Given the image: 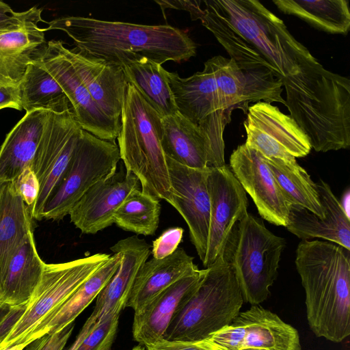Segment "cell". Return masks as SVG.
I'll use <instances>...</instances> for the list:
<instances>
[{
    "instance_id": "3957f363",
    "label": "cell",
    "mask_w": 350,
    "mask_h": 350,
    "mask_svg": "<svg viewBox=\"0 0 350 350\" xmlns=\"http://www.w3.org/2000/svg\"><path fill=\"white\" fill-rule=\"evenodd\" d=\"M43 31L60 30L80 52L109 62L124 53H135L162 64L180 62L196 55L188 34L170 25H147L67 16L46 22Z\"/></svg>"
},
{
    "instance_id": "8fae6325",
    "label": "cell",
    "mask_w": 350,
    "mask_h": 350,
    "mask_svg": "<svg viewBox=\"0 0 350 350\" xmlns=\"http://www.w3.org/2000/svg\"><path fill=\"white\" fill-rule=\"evenodd\" d=\"M247 138L245 144L267 158L297 162L311 150L308 139L296 122L280 109L258 101L247 111L243 122Z\"/></svg>"
},
{
    "instance_id": "cb8c5ba5",
    "label": "cell",
    "mask_w": 350,
    "mask_h": 350,
    "mask_svg": "<svg viewBox=\"0 0 350 350\" xmlns=\"http://www.w3.org/2000/svg\"><path fill=\"white\" fill-rule=\"evenodd\" d=\"M113 64L120 66L126 82L136 89L161 118L178 112L167 80V70L161 64L131 52L118 56Z\"/></svg>"
},
{
    "instance_id": "ffe728a7",
    "label": "cell",
    "mask_w": 350,
    "mask_h": 350,
    "mask_svg": "<svg viewBox=\"0 0 350 350\" xmlns=\"http://www.w3.org/2000/svg\"><path fill=\"white\" fill-rule=\"evenodd\" d=\"M205 269L189 274L163 290L139 312L134 314L133 338L145 347L161 340L173 318L190 298Z\"/></svg>"
},
{
    "instance_id": "ab89813d",
    "label": "cell",
    "mask_w": 350,
    "mask_h": 350,
    "mask_svg": "<svg viewBox=\"0 0 350 350\" xmlns=\"http://www.w3.org/2000/svg\"><path fill=\"white\" fill-rule=\"evenodd\" d=\"M4 108L22 110L18 87L8 86L0 83V109Z\"/></svg>"
},
{
    "instance_id": "44dd1931",
    "label": "cell",
    "mask_w": 350,
    "mask_h": 350,
    "mask_svg": "<svg viewBox=\"0 0 350 350\" xmlns=\"http://www.w3.org/2000/svg\"><path fill=\"white\" fill-rule=\"evenodd\" d=\"M152 246L137 235L118 241L110 247L121 254L120 266L97 295L91 314L100 323L109 315H120L126 307L134 280L141 266L148 260Z\"/></svg>"
},
{
    "instance_id": "7bdbcfd3",
    "label": "cell",
    "mask_w": 350,
    "mask_h": 350,
    "mask_svg": "<svg viewBox=\"0 0 350 350\" xmlns=\"http://www.w3.org/2000/svg\"><path fill=\"white\" fill-rule=\"evenodd\" d=\"M10 306L0 302V321L10 310Z\"/></svg>"
},
{
    "instance_id": "f1b7e54d",
    "label": "cell",
    "mask_w": 350,
    "mask_h": 350,
    "mask_svg": "<svg viewBox=\"0 0 350 350\" xmlns=\"http://www.w3.org/2000/svg\"><path fill=\"white\" fill-rule=\"evenodd\" d=\"M33 233L29 211L12 181L5 182L0 208V283L19 247Z\"/></svg>"
},
{
    "instance_id": "4316f807",
    "label": "cell",
    "mask_w": 350,
    "mask_h": 350,
    "mask_svg": "<svg viewBox=\"0 0 350 350\" xmlns=\"http://www.w3.org/2000/svg\"><path fill=\"white\" fill-rule=\"evenodd\" d=\"M243 327V347L268 350H301L297 330L276 314L258 305L240 312L234 319Z\"/></svg>"
},
{
    "instance_id": "9c48e42d",
    "label": "cell",
    "mask_w": 350,
    "mask_h": 350,
    "mask_svg": "<svg viewBox=\"0 0 350 350\" xmlns=\"http://www.w3.org/2000/svg\"><path fill=\"white\" fill-rule=\"evenodd\" d=\"M110 256L97 253L66 262L45 263L25 313L0 344V349L17 344L44 318L62 306Z\"/></svg>"
},
{
    "instance_id": "5b68a950",
    "label": "cell",
    "mask_w": 350,
    "mask_h": 350,
    "mask_svg": "<svg viewBox=\"0 0 350 350\" xmlns=\"http://www.w3.org/2000/svg\"><path fill=\"white\" fill-rule=\"evenodd\" d=\"M204 2L251 44L275 70L282 83L318 60L298 42L284 22L257 0Z\"/></svg>"
},
{
    "instance_id": "4dcf8cb0",
    "label": "cell",
    "mask_w": 350,
    "mask_h": 350,
    "mask_svg": "<svg viewBox=\"0 0 350 350\" xmlns=\"http://www.w3.org/2000/svg\"><path fill=\"white\" fill-rule=\"evenodd\" d=\"M283 13L295 15L330 33L345 34L350 27V11L345 0H274Z\"/></svg>"
},
{
    "instance_id": "5bb4252c",
    "label": "cell",
    "mask_w": 350,
    "mask_h": 350,
    "mask_svg": "<svg viewBox=\"0 0 350 350\" xmlns=\"http://www.w3.org/2000/svg\"><path fill=\"white\" fill-rule=\"evenodd\" d=\"M207 188L210 223L207 252L203 265L208 267L223 254L235 224L248 212L247 194L226 165L209 168Z\"/></svg>"
},
{
    "instance_id": "d590c367",
    "label": "cell",
    "mask_w": 350,
    "mask_h": 350,
    "mask_svg": "<svg viewBox=\"0 0 350 350\" xmlns=\"http://www.w3.org/2000/svg\"><path fill=\"white\" fill-rule=\"evenodd\" d=\"M183 229L180 227L170 228L152 242L151 254L154 258L162 259L177 249L183 239Z\"/></svg>"
},
{
    "instance_id": "ba28073f",
    "label": "cell",
    "mask_w": 350,
    "mask_h": 350,
    "mask_svg": "<svg viewBox=\"0 0 350 350\" xmlns=\"http://www.w3.org/2000/svg\"><path fill=\"white\" fill-rule=\"evenodd\" d=\"M120 159L115 142L83 129L66 170L43 208L41 219L59 221L97 182L112 176Z\"/></svg>"
},
{
    "instance_id": "8992f818",
    "label": "cell",
    "mask_w": 350,
    "mask_h": 350,
    "mask_svg": "<svg viewBox=\"0 0 350 350\" xmlns=\"http://www.w3.org/2000/svg\"><path fill=\"white\" fill-rule=\"evenodd\" d=\"M243 301L236 275L222 254L205 268L198 287L176 314L161 340H206L233 321Z\"/></svg>"
},
{
    "instance_id": "60d3db41",
    "label": "cell",
    "mask_w": 350,
    "mask_h": 350,
    "mask_svg": "<svg viewBox=\"0 0 350 350\" xmlns=\"http://www.w3.org/2000/svg\"><path fill=\"white\" fill-rule=\"evenodd\" d=\"M14 12L10 5L0 1V21L8 19Z\"/></svg>"
},
{
    "instance_id": "d6986e66",
    "label": "cell",
    "mask_w": 350,
    "mask_h": 350,
    "mask_svg": "<svg viewBox=\"0 0 350 350\" xmlns=\"http://www.w3.org/2000/svg\"><path fill=\"white\" fill-rule=\"evenodd\" d=\"M320 202L325 216L320 217L297 205H288L286 228L301 239L320 238L350 250V220L348 212L323 180L316 183Z\"/></svg>"
},
{
    "instance_id": "277c9868",
    "label": "cell",
    "mask_w": 350,
    "mask_h": 350,
    "mask_svg": "<svg viewBox=\"0 0 350 350\" xmlns=\"http://www.w3.org/2000/svg\"><path fill=\"white\" fill-rule=\"evenodd\" d=\"M117 137L120 159L141 190L172 204L173 191L162 149L161 116L128 83Z\"/></svg>"
},
{
    "instance_id": "ee69618b",
    "label": "cell",
    "mask_w": 350,
    "mask_h": 350,
    "mask_svg": "<svg viewBox=\"0 0 350 350\" xmlns=\"http://www.w3.org/2000/svg\"><path fill=\"white\" fill-rule=\"evenodd\" d=\"M239 350H268L262 348H257V347H243L239 349Z\"/></svg>"
},
{
    "instance_id": "74e56055",
    "label": "cell",
    "mask_w": 350,
    "mask_h": 350,
    "mask_svg": "<svg viewBox=\"0 0 350 350\" xmlns=\"http://www.w3.org/2000/svg\"><path fill=\"white\" fill-rule=\"evenodd\" d=\"M146 347V350H215L206 340L198 342L160 340Z\"/></svg>"
},
{
    "instance_id": "30bf717a",
    "label": "cell",
    "mask_w": 350,
    "mask_h": 350,
    "mask_svg": "<svg viewBox=\"0 0 350 350\" xmlns=\"http://www.w3.org/2000/svg\"><path fill=\"white\" fill-rule=\"evenodd\" d=\"M82 131L72 108L59 113L49 111L31 165L40 185L30 211L32 219L42 220L45 204L61 180Z\"/></svg>"
},
{
    "instance_id": "4fadbf2b",
    "label": "cell",
    "mask_w": 350,
    "mask_h": 350,
    "mask_svg": "<svg viewBox=\"0 0 350 350\" xmlns=\"http://www.w3.org/2000/svg\"><path fill=\"white\" fill-rule=\"evenodd\" d=\"M62 41L51 40L40 60L68 97L81 128L93 135L115 142L120 124L107 116L94 102L64 53Z\"/></svg>"
},
{
    "instance_id": "83f0119b",
    "label": "cell",
    "mask_w": 350,
    "mask_h": 350,
    "mask_svg": "<svg viewBox=\"0 0 350 350\" xmlns=\"http://www.w3.org/2000/svg\"><path fill=\"white\" fill-rule=\"evenodd\" d=\"M44 264L31 233L12 257L0 283V302L10 307L27 303L41 279Z\"/></svg>"
},
{
    "instance_id": "7402d4cb",
    "label": "cell",
    "mask_w": 350,
    "mask_h": 350,
    "mask_svg": "<svg viewBox=\"0 0 350 350\" xmlns=\"http://www.w3.org/2000/svg\"><path fill=\"white\" fill-rule=\"evenodd\" d=\"M161 144L165 155L191 168L220 167L226 164L217 157L206 134L178 111L161 118Z\"/></svg>"
},
{
    "instance_id": "6da1fadb",
    "label": "cell",
    "mask_w": 350,
    "mask_h": 350,
    "mask_svg": "<svg viewBox=\"0 0 350 350\" xmlns=\"http://www.w3.org/2000/svg\"><path fill=\"white\" fill-rule=\"evenodd\" d=\"M166 77L178 111L198 125L207 118L229 123L232 111L247 112L250 102L285 104L282 83L272 73L243 70L221 55L208 59L202 71L189 77L168 71Z\"/></svg>"
},
{
    "instance_id": "f6af8a7d",
    "label": "cell",
    "mask_w": 350,
    "mask_h": 350,
    "mask_svg": "<svg viewBox=\"0 0 350 350\" xmlns=\"http://www.w3.org/2000/svg\"><path fill=\"white\" fill-rule=\"evenodd\" d=\"M4 183H5V182H0V208H1V196H2V192H3Z\"/></svg>"
},
{
    "instance_id": "f35d334b",
    "label": "cell",
    "mask_w": 350,
    "mask_h": 350,
    "mask_svg": "<svg viewBox=\"0 0 350 350\" xmlns=\"http://www.w3.org/2000/svg\"><path fill=\"white\" fill-rule=\"evenodd\" d=\"M27 303L11 306L8 312L0 321V344L12 330L16 323L25 313Z\"/></svg>"
},
{
    "instance_id": "2e32d148",
    "label": "cell",
    "mask_w": 350,
    "mask_h": 350,
    "mask_svg": "<svg viewBox=\"0 0 350 350\" xmlns=\"http://www.w3.org/2000/svg\"><path fill=\"white\" fill-rule=\"evenodd\" d=\"M230 166L245 193L253 200L259 215L272 224L286 227L288 204L264 156L243 144L232 152Z\"/></svg>"
},
{
    "instance_id": "e575fe53",
    "label": "cell",
    "mask_w": 350,
    "mask_h": 350,
    "mask_svg": "<svg viewBox=\"0 0 350 350\" xmlns=\"http://www.w3.org/2000/svg\"><path fill=\"white\" fill-rule=\"evenodd\" d=\"M16 191L27 205L29 213L39 192L40 185L31 166L25 167L13 180Z\"/></svg>"
},
{
    "instance_id": "f546056e",
    "label": "cell",
    "mask_w": 350,
    "mask_h": 350,
    "mask_svg": "<svg viewBox=\"0 0 350 350\" xmlns=\"http://www.w3.org/2000/svg\"><path fill=\"white\" fill-rule=\"evenodd\" d=\"M40 58L27 66L18 85L22 108L26 112L42 109L57 113L71 109L68 97Z\"/></svg>"
},
{
    "instance_id": "52a82bcc",
    "label": "cell",
    "mask_w": 350,
    "mask_h": 350,
    "mask_svg": "<svg viewBox=\"0 0 350 350\" xmlns=\"http://www.w3.org/2000/svg\"><path fill=\"white\" fill-rule=\"evenodd\" d=\"M285 240L247 213L234 226L223 253L239 284L243 300L258 305L270 295Z\"/></svg>"
},
{
    "instance_id": "9a60e30c",
    "label": "cell",
    "mask_w": 350,
    "mask_h": 350,
    "mask_svg": "<svg viewBox=\"0 0 350 350\" xmlns=\"http://www.w3.org/2000/svg\"><path fill=\"white\" fill-rule=\"evenodd\" d=\"M173 191L171 205L185 219L198 255L205 260L210 223V198L207 188L209 168L196 169L166 157Z\"/></svg>"
},
{
    "instance_id": "d6a6232c",
    "label": "cell",
    "mask_w": 350,
    "mask_h": 350,
    "mask_svg": "<svg viewBox=\"0 0 350 350\" xmlns=\"http://www.w3.org/2000/svg\"><path fill=\"white\" fill-rule=\"evenodd\" d=\"M161 213L159 200L134 189L120 205L113 216V224L137 235H153Z\"/></svg>"
},
{
    "instance_id": "bcb514c9",
    "label": "cell",
    "mask_w": 350,
    "mask_h": 350,
    "mask_svg": "<svg viewBox=\"0 0 350 350\" xmlns=\"http://www.w3.org/2000/svg\"><path fill=\"white\" fill-rule=\"evenodd\" d=\"M131 350H145V348L139 345L133 347Z\"/></svg>"
},
{
    "instance_id": "484cf974",
    "label": "cell",
    "mask_w": 350,
    "mask_h": 350,
    "mask_svg": "<svg viewBox=\"0 0 350 350\" xmlns=\"http://www.w3.org/2000/svg\"><path fill=\"white\" fill-rule=\"evenodd\" d=\"M49 111L37 109L26 112L7 135L0 148V182L14 180L31 166Z\"/></svg>"
},
{
    "instance_id": "8d00e7d4",
    "label": "cell",
    "mask_w": 350,
    "mask_h": 350,
    "mask_svg": "<svg viewBox=\"0 0 350 350\" xmlns=\"http://www.w3.org/2000/svg\"><path fill=\"white\" fill-rule=\"evenodd\" d=\"M74 327L72 322L53 334H46L30 342L26 350H63Z\"/></svg>"
},
{
    "instance_id": "603a6c76",
    "label": "cell",
    "mask_w": 350,
    "mask_h": 350,
    "mask_svg": "<svg viewBox=\"0 0 350 350\" xmlns=\"http://www.w3.org/2000/svg\"><path fill=\"white\" fill-rule=\"evenodd\" d=\"M199 270L193 257L178 248L171 255L162 258H152L139 268L126 307L139 312L157 295L180 278Z\"/></svg>"
},
{
    "instance_id": "7c38bea8",
    "label": "cell",
    "mask_w": 350,
    "mask_h": 350,
    "mask_svg": "<svg viewBox=\"0 0 350 350\" xmlns=\"http://www.w3.org/2000/svg\"><path fill=\"white\" fill-rule=\"evenodd\" d=\"M42 9L34 6L0 21V83L18 87L27 66L40 58L47 43L38 23Z\"/></svg>"
},
{
    "instance_id": "d4e9b609",
    "label": "cell",
    "mask_w": 350,
    "mask_h": 350,
    "mask_svg": "<svg viewBox=\"0 0 350 350\" xmlns=\"http://www.w3.org/2000/svg\"><path fill=\"white\" fill-rule=\"evenodd\" d=\"M120 262L121 254L115 252L62 306L44 318L17 344L27 341L31 342L46 334H53L74 322L115 274Z\"/></svg>"
},
{
    "instance_id": "b9f144b4",
    "label": "cell",
    "mask_w": 350,
    "mask_h": 350,
    "mask_svg": "<svg viewBox=\"0 0 350 350\" xmlns=\"http://www.w3.org/2000/svg\"><path fill=\"white\" fill-rule=\"evenodd\" d=\"M31 342H24L19 344L13 345L6 347L0 350H23Z\"/></svg>"
},
{
    "instance_id": "e0dca14e",
    "label": "cell",
    "mask_w": 350,
    "mask_h": 350,
    "mask_svg": "<svg viewBox=\"0 0 350 350\" xmlns=\"http://www.w3.org/2000/svg\"><path fill=\"white\" fill-rule=\"evenodd\" d=\"M132 173L122 170L94 185L72 206L70 221L83 234H94L113 224L114 213L128 195L139 188Z\"/></svg>"
},
{
    "instance_id": "1f68e13d",
    "label": "cell",
    "mask_w": 350,
    "mask_h": 350,
    "mask_svg": "<svg viewBox=\"0 0 350 350\" xmlns=\"http://www.w3.org/2000/svg\"><path fill=\"white\" fill-rule=\"evenodd\" d=\"M265 160L288 205L302 206L320 217L325 216L316 183L297 162L267 157Z\"/></svg>"
},
{
    "instance_id": "ac0fdd59",
    "label": "cell",
    "mask_w": 350,
    "mask_h": 350,
    "mask_svg": "<svg viewBox=\"0 0 350 350\" xmlns=\"http://www.w3.org/2000/svg\"><path fill=\"white\" fill-rule=\"evenodd\" d=\"M64 53L92 98L103 112L121 124L128 83L120 66L84 54L76 48Z\"/></svg>"
},
{
    "instance_id": "836d02e7",
    "label": "cell",
    "mask_w": 350,
    "mask_h": 350,
    "mask_svg": "<svg viewBox=\"0 0 350 350\" xmlns=\"http://www.w3.org/2000/svg\"><path fill=\"white\" fill-rule=\"evenodd\" d=\"M119 316L109 315L83 339L77 336L68 350H110L116 336Z\"/></svg>"
},
{
    "instance_id": "7a4b0ae2",
    "label": "cell",
    "mask_w": 350,
    "mask_h": 350,
    "mask_svg": "<svg viewBox=\"0 0 350 350\" xmlns=\"http://www.w3.org/2000/svg\"><path fill=\"white\" fill-rule=\"evenodd\" d=\"M295 265L310 329L317 337L342 341L350 334L349 251L327 241L302 240Z\"/></svg>"
}]
</instances>
